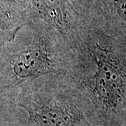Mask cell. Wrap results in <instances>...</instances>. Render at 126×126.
Listing matches in <instances>:
<instances>
[{
  "mask_svg": "<svg viewBox=\"0 0 126 126\" xmlns=\"http://www.w3.org/2000/svg\"><path fill=\"white\" fill-rule=\"evenodd\" d=\"M98 4L109 16L126 25V0H98L94 6Z\"/></svg>",
  "mask_w": 126,
  "mask_h": 126,
  "instance_id": "cell-5",
  "label": "cell"
},
{
  "mask_svg": "<svg viewBox=\"0 0 126 126\" xmlns=\"http://www.w3.org/2000/svg\"><path fill=\"white\" fill-rule=\"evenodd\" d=\"M32 18L40 20L60 34L68 49L79 39L84 16L70 0H26Z\"/></svg>",
  "mask_w": 126,
  "mask_h": 126,
  "instance_id": "cell-4",
  "label": "cell"
},
{
  "mask_svg": "<svg viewBox=\"0 0 126 126\" xmlns=\"http://www.w3.org/2000/svg\"><path fill=\"white\" fill-rule=\"evenodd\" d=\"M74 6L81 13L84 15L92 9L98 0H70Z\"/></svg>",
  "mask_w": 126,
  "mask_h": 126,
  "instance_id": "cell-6",
  "label": "cell"
},
{
  "mask_svg": "<svg viewBox=\"0 0 126 126\" xmlns=\"http://www.w3.org/2000/svg\"><path fill=\"white\" fill-rule=\"evenodd\" d=\"M23 27L19 48L8 55L6 72L9 86H18L41 77L64 74L69 49L57 32L40 20L31 18Z\"/></svg>",
  "mask_w": 126,
  "mask_h": 126,
  "instance_id": "cell-2",
  "label": "cell"
},
{
  "mask_svg": "<svg viewBox=\"0 0 126 126\" xmlns=\"http://www.w3.org/2000/svg\"><path fill=\"white\" fill-rule=\"evenodd\" d=\"M64 76L108 122L126 113V55L113 36L87 16L79 39L69 49Z\"/></svg>",
  "mask_w": 126,
  "mask_h": 126,
  "instance_id": "cell-1",
  "label": "cell"
},
{
  "mask_svg": "<svg viewBox=\"0 0 126 126\" xmlns=\"http://www.w3.org/2000/svg\"><path fill=\"white\" fill-rule=\"evenodd\" d=\"M30 87L19 106L27 112L31 126H90L72 97L73 86L64 74L25 83Z\"/></svg>",
  "mask_w": 126,
  "mask_h": 126,
  "instance_id": "cell-3",
  "label": "cell"
}]
</instances>
